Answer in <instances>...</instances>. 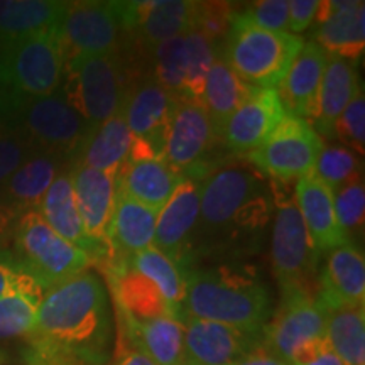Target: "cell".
<instances>
[{"mask_svg": "<svg viewBox=\"0 0 365 365\" xmlns=\"http://www.w3.org/2000/svg\"><path fill=\"white\" fill-rule=\"evenodd\" d=\"M27 336L48 365L107 364L110 304L97 274L83 271L48 289Z\"/></svg>", "mask_w": 365, "mask_h": 365, "instance_id": "1", "label": "cell"}, {"mask_svg": "<svg viewBox=\"0 0 365 365\" xmlns=\"http://www.w3.org/2000/svg\"><path fill=\"white\" fill-rule=\"evenodd\" d=\"M274 200L269 178L245 158L218 164L202 180L196 237H237L257 234L271 220Z\"/></svg>", "mask_w": 365, "mask_h": 365, "instance_id": "2", "label": "cell"}, {"mask_svg": "<svg viewBox=\"0 0 365 365\" xmlns=\"http://www.w3.org/2000/svg\"><path fill=\"white\" fill-rule=\"evenodd\" d=\"M271 313V294L249 269L220 266L186 272L181 322L196 318L261 331Z\"/></svg>", "mask_w": 365, "mask_h": 365, "instance_id": "3", "label": "cell"}, {"mask_svg": "<svg viewBox=\"0 0 365 365\" xmlns=\"http://www.w3.org/2000/svg\"><path fill=\"white\" fill-rule=\"evenodd\" d=\"M303 44L299 36L262 29L234 11L222 43V56L244 83L277 90Z\"/></svg>", "mask_w": 365, "mask_h": 365, "instance_id": "4", "label": "cell"}, {"mask_svg": "<svg viewBox=\"0 0 365 365\" xmlns=\"http://www.w3.org/2000/svg\"><path fill=\"white\" fill-rule=\"evenodd\" d=\"M61 85L66 102L90 127H97L120 112L129 86L125 61L118 51L70 58L65 61Z\"/></svg>", "mask_w": 365, "mask_h": 365, "instance_id": "5", "label": "cell"}, {"mask_svg": "<svg viewBox=\"0 0 365 365\" xmlns=\"http://www.w3.org/2000/svg\"><path fill=\"white\" fill-rule=\"evenodd\" d=\"M2 115L24 132L38 150L73 159L93 127L80 115L61 91L48 97H16L4 100Z\"/></svg>", "mask_w": 365, "mask_h": 365, "instance_id": "6", "label": "cell"}, {"mask_svg": "<svg viewBox=\"0 0 365 365\" xmlns=\"http://www.w3.org/2000/svg\"><path fill=\"white\" fill-rule=\"evenodd\" d=\"M269 181L274 200L272 272L281 291L308 289L317 274L319 254L314 250L307 225L301 218L289 181Z\"/></svg>", "mask_w": 365, "mask_h": 365, "instance_id": "7", "label": "cell"}, {"mask_svg": "<svg viewBox=\"0 0 365 365\" xmlns=\"http://www.w3.org/2000/svg\"><path fill=\"white\" fill-rule=\"evenodd\" d=\"M14 257L43 291L86 271L91 259L58 235L36 210L24 212L14 230Z\"/></svg>", "mask_w": 365, "mask_h": 365, "instance_id": "8", "label": "cell"}, {"mask_svg": "<svg viewBox=\"0 0 365 365\" xmlns=\"http://www.w3.org/2000/svg\"><path fill=\"white\" fill-rule=\"evenodd\" d=\"M65 70V51L56 29L0 44V85L16 97L56 93Z\"/></svg>", "mask_w": 365, "mask_h": 365, "instance_id": "9", "label": "cell"}, {"mask_svg": "<svg viewBox=\"0 0 365 365\" xmlns=\"http://www.w3.org/2000/svg\"><path fill=\"white\" fill-rule=\"evenodd\" d=\"M149 49L154 68L153 78L176 97L198 100L222 43L195 29Z\"/></svg>", "mask_w": 365, "mask_h": 365, "instance_id": "10", "label": "cell"}, {"mask_svg": "<svg viewBox=\"0 0 365 365\" xmlns=\"http://www.w3.org/2000/svg\"><path fill=\"white\" fill-rule=\"evenodd\" d=\"M327 312L318 291H281V303L264 327V345L291 365L296 355L325 341Z\"/></svg>", "mask_w": 365, "mask_h": 365, "instance_id": "11", "label": "cell"}, {"mask_svg": "<svg viewBox=\"0 0 365 365\" xmlns=\"http://www.w3.org/2000/svg\"><path fill=\"white\" fill-rule=\"evenodd\" d=\"M323 140L309 122L286 113L261 148L245 159L269 180L298 181L314 173Z\"/></svg>", "mask_w": 365, "mask_h": 365, "instance_id": "12", "label": "cell"}, {"mask_svg": "<svg viewBox=\"0 0 365 365\" xmlns=\"http://www.w3.org/2000/svg\"><path fill=\"white\" fill-rule=\"evenodd\" d=\"M176 100V95L159 85L153 76L127 86L120 115L134 137L129 161L163 158Z\"/></svg>", "mask_w": 365, "mask_h": 365, "instance_id": "13", "label": "cell"}, {"mask_svg": "<svg viewBox=\"0 0 365 365\" xmlns=\"http://www.w3.org/2000/svg\"><path fill=\"white\" fill-rule=\"evenodd\" d=\"M65 61L75 56H97L120 49L124 36L113 2H65L56 24Z\"/></svg>", "mask_w": 365, "mask_h": 365, "instance_id": "14", "label": "cell"}, {"mask_svg": "<svg viewBox=\"0 0 365 365\" xmlns=\"http://www.w3.org/2000/svg\"><path fill=\"white\" fill-rule=\"evenodd\" d=\"M124 34L153 48L164 41L188 34L198 27L202 2L193 0H144L113 2Z\"/></svg>", "mask_w": 365, "mask_h": 365, "instance_id": "15", "label": "cell"}, {"mask_svg": "<svg viewBox=\"0 0 365 365\" xmlns=\"http://www.w3.org/2000/svg\"><path fill=\"white\" fill-rule=\"evenodd\" d=\"M218 139L203 105L195 98L178 97L164 140V161L191 178L196 168L205 171L203 158Z\"/></svg>", "mask_w": 365, "mask_h": 365, "instance_id": "16", "label": "cell"}, {"mask_svg": "<svg viewBox=\"0 0 365 365\" xmlns=\"http://www.w3.org/2000/svg\"><path fill=\"white\" fill-rule=\"evenodd\" d=\"M185 357L182 365H232L264 345V330L242 328L185 318Z\"/></svg>", "mask_w": 365, "mask_h": 365, "instance_id": "17", "label": "cell"}, {"mask_svg": "<svg viewBox=\"0 0 365 365\" xmlns=\"http://www.w3.org/2000/svg\"><path fill=\"white\" fill-rule=\"evenodd\" d=\"M200 200L202 180L185 178L168 203L159 210L153 247L166 254L178 266L185 261L193 244L200 220Z\"/></svg>", "mask_w": 365, "mask_h": 365, "instance_id": "18", "label": "cell"}, {"mask_svg": "<svg viewBox=\"0 0 365 365\" xmlns=\"http://www.w3.org/2000/svg\"><path fill=\"white\" fill-rule=\"evenodd\" d=\"M279 95L271 88H255L250 97L232 113L220 139L232 153L247 156L272 134L286 117Z\"/></svg>", "mask_w": 365, "mask_h": 365, "instance_id": "19", "label": "cell"}, {"mask_svg": "<svg viewBox=\"0 0 365 365\" xmlns=\"http://www.w3.org/2000/svg\"><path fill=\"white\" fill-rule=\"evenodd\" d=\"M364 6L362 0H319L313 43L331 56L357 63L365 44Z\"/></svg>", "mask_w": 365, "mask_h": 365, "instance_id": "20", "label": "cell"}, {"mask_svg": "<svg viewBox=\"0 0 365 365\" xmlns=\"http://www.w3.org/2000/svg\"><path fill=\"white\" fill-rule=\"evenodd\" d=\"M76 205L86 235L107 255H112L107 242L117 195V178L93 168L75 164L70 166Z\"/></svg>", "mask_w": 365, "mask_h": 365, "instance_id": "21", "label": "cell"}, {"mask_svg": "<svg viewBox=\"0 0 365 365\" xmlns=\"http://www.w3.org/2000/svg\"><path fill=\"white\" fill-rule=\"evenodd\" d=\"M327 59L328 53L313 41L303 44L276 90L289 115L303 118L309 124H313L318 117L319 88Z\"/></svg>", "mask_w": 365, "mask_h": 365, "instance_id": "22", "label": "cell"}, {"mask_svg": "<svg viewBox=\"0 0 365 365\" xmlns=\"http://www.w3.org/2000/svg\"><path fill=\"white\" fill-rule=\"evenodd\" d=\"M294 196L301 218L318 254H328L349 242L336 218L333 191L314 173L296 181Z\"/></svg>", "mask_w": 365, "mask_h": 365, "instance_id": "23", "label": "cell"}, {"mask_svg": "<svg viewBox=\"0 0 365 365\" xmlns=\"http://www.w3.org/2000/svg\"><path fill=\"white\" fill-rule=\"evenodd\" d=\"M107 274L117 304V314L134 322H149L166 317L180 318L158 287L130 267L129 259L113 261Z\"/></svg>", "mask_w": 365, "mask_h": 365, "instance_id": "24", "label": "cell"}, {"mask_svg": "<svg viewBox=\"0 0 365 365\" xmlns=\"http://www.w3.org/2000/svg\"><path fill=\"white\" fill-rule=\"evenodd\" d=\"M158 215L159 210L145 207L117 190L107 232L113 261L130 259L132 255L153 247Z\"/></svg>", "mask_w": 365, "mask_h": 365, "instance_id": "25", "label": "cell"}, {"mask_svg": "<svg viewBox=\"0 0 365 365\" xmlns=\"http://www.w3.org/2000/svg\"><path fill=\"white\" fill-rule=\"evenodd\" d=\"M36 212L43 217V220L58 235H61L63 239L70 242L75 247L83 250L90 259H102L107 255L86 235L83 222H81L78 212V205H76L70 168H66L53 181V185L46 191V195L41 200Z\"/></svg>", "mask_w": 365, "mask_h": 365, "instance_id": "26", "label": "cell"}, {"mask_svg": "<svg viewBox=\"0 0 365 365\" xmlns=\"http://www.w3.org/2000/svg\"><path fill=\"white\" fill-rule=\"evenodd\" d=\"M118 318V336L159 365H182L185 357V323L166 317L134 322L122 314Z\"/></svg>", "mask_w": 365, "mask_h": 365, "instance_id": "27", "label": "cell"}, {"mask_svg": "<svg viewBox=\"0 0 365 365\" xmlns=\"http://www.w3.org/2000/svg\"><path fill=\"white\" fill-rule=\"evenodd\" d=\"M318 296L327 304H364L365 259L357 244L345 242L327 254L325 267L319 277Z\"/></svg>", "mask_w": 365, "mask_h": 365, "instance_id": "28", "label": "cell"}, {"mask_svg": "<svg viewBox=\"0 0 365 365\" xmlns=\"http://www.w3.org/2000/svg\"><path fill=\"white\" fill-rule=\"evenodd\" d=\"M182 180L185 176L164 158L139 159L127 161L124 170L118 173L117 190L145 207L161 210Z\"/></svg>", "mask_w": 365, "mask_h": 365, "instance_id": "29", "label": "cell"}, {"mask_svg": "<svg viewBox=\"0 0 365 365\" xmlns=\"http://www.w3.org/2000/svg\"><path fill=\"white\" fill-rule=\"evenodd\" d=\"M132 143H134V137L124 117L120 115V112H117L103 124L90 130L85 143L73 158V163L83 164V166L108 173L117 178L129 161Z\"/></svg>", "mask_w": 365, "mask_h": 365, "instance_id": "30", "label": "cell"}, {"mask_svg": "<svg viewBox=\"0 0 365 365\" xmlns=\"http://www.w3.org/2000/svg\"><path fill=\"white\" fill-rule=\"evenodd\" d=\"M68 159L58 154L36 150L27 161L0 188V198L6 200L21 213L36 210L46 191L61 175Z\"/></svg>", "mask_w": 365, "mask_h": 365, "instance_id": "31", "label": "cell"}, {"mask_svg": "<svg viewBox=\"0 0 365 365\" xmlns=\"http://www.w3.org/2000/svg\"><path fill=\"white\" fill-rule=\"evenodd\" d=\"M360 85L355 63L328 54L318 100V117L313 129L318 135L335 139V125Z\"/></svg>", "mask_w": 365, "mask_h": 365, "instance_id": "32", "label": "cell"}, {"mask_svg": "<svg viewBox=\"0 0 365 365\" xmlns=\"http://www.w3.org/2000/svg\"><path fill=\"white\" fill-rule=\"evenodd\" d=\"M254 90V86L244 83L232 71V68L223 59L220 49L212 68L207 73L202 93H200L198 98V102L203 105L210 120H212L218 139H220L223 127H225L228 118L232 117V113L250 97Z\"/></svg>", "mask_w": 365, "mask_h": 365, "instance_id": "33", "label": "cell"}, {"mask_svg": "<svg viewBox=\"0 0 365 365\" xmlns=\"http://www.w3.org/2000/svg\"><path fill=\"white\" fill-rule=\"evenodd\" d=\"M323 307L327 312L325 339L331 352L344 365H365L364 304L323 303Z\"/></svg>", "mask_w": 365, "mask_h": 365, "instance_id": "34", "label": "cell"}, {"mask_svg": "<svg viewBox=\"0 0 365 365\" xmlns=\"http://www.w3.org/2000/svg\"><path fill=\"white\" fill-rule=\"evenodd\" d=\"M65 2L0 0V44L56 29Z\"/></svg>", "mask_w": 365, "mask_h": 365, "instance_id": "35", "label": "cell"}, {"mask_svg": "<svg viewBox=\"0 0 365 365\" xmlns=\"http://www.w3.org/2000/svg\"><path fill=\"white\" fill-rule=\"evenodd\" d=\"M130 267L153 282L164 299L176 309L181 318V307L186 293V271L156 247H149L132 255Z\"/></svg>", "mask_w": 365, "mask_h": 365, "instance_id": "36", "label": "cell"}, {"mask_svg": "<svg viewBox=\"0 0 365 365\" xmlns=\"http://www.w3.org/2000/svg\"><path fill=\"white\" fill-rule=\"evenodd\" d=\"M43 296L38 282L31 281L0 298V341L29 335Z\"/></svg>", "mask_w": 365, "mask_h": 365, "instance_id": "37", "label": "cell"}, {"mask_svg": "<svg viewBox=\"0 0 365 365\" xmlns=\"http://www.w3.org/2000/svg\"><path fill=\"white\" fill-rule=\"evenodd\" d=\"M314 175L335 193L341 186L364 176L362 163L359 154L344 144H323L314 166Z\"/></svg>", "mask_w": 365, "mask_h": 365, "instance_id": "38", "label": "cell"}, {"mask_svg": "<svg viewBox=\"0 0 365 365\" xmlns=\"http://www.w3.org/2000/svg\"><path fill=\"white\" fill-rule=\"evenodd\" d=\"M335 212L345 239L354 242L355 237H362L365 218V186L364 176L341 186L335 193Z\"/></svg>", "mask_w": 365, "mask_h": 365, "instance_id": "39", "label": "cell"}, {"mask_svg": "<svg viewBox=\"0 0 365 365\" xmlns=\"http://www.w3.org/2000/svg\"><path fill=\"white\" fill-rule=\"evenodd\" d=\"M36 150L19 127L6 118L0 120V188Z\"/></svg>", "mask_w": 365, "mask_h": 365, "instance_id": "40", "label": "cell"}, {"mask_svg": "<svg viewBox=\"0 0 365 365\" xmlns=\"http://www.w3.org/2000/svg\"><path fill=\"white\" fill-rule=\"evenodd\" d=\"M335 139L362 156L365 145V97L360 83L335 125Z\"/></svg>", "mask_w": 365, "mask_h": 365, "instance_id": "41", "label": "cell"}, {"mask_svg": "<svg viewBox=\"0 0 365 365\" xmlns=\"http://www.w3.org/2000/svg\"><path fill=\"white\" fill-rule=\"evenodd\" d=\"M239 14L250 24L262 27V29L287 33L289 0H259V2L247 4Z\"/></svg>", "mask_w": 365, "mask_h": 365, "instance_id": "42", "label": "cell"}, {"mask_svg": "<svg viewBox=\"0 0 365 365\" xmlns=\"http://www.w3.org/2000/svg\"><path fill=\"white\" fill-rule=\"evenodd\" d=\"M31 281L34 279L22 271L12 252H9L6 249L0 250V298H4L12 289L27 284Z\"/></svg>", "mask_w": 365, "mask_h": 365, "instance_id": "43", "label": "cell"}, {"mask_svg": "<svg viewBox=\"0 0 365 365\" xmlns=\"http://www.w3.org/2000/svg\"><path fill=\"white\" fill-rule=\"evenodd\" d=\"M318 7L319 0H291L287 33L294 36L304 33V31L314 22Z\"/></svg>", "mask_w": 365, "mask_h": 365, "instance_id": "44", "label": "cell"}, {"mask_svg": "<svg viewBox=\"0 0 365 365\" xmlns=\"http://www.w3.org/2000/svg\"><path fill=\"white\" fill-rule=\"evenodd\" d=\"M112 365H159L154 362L153 359H149L148 355L140 352L127 344L124 339L118 336L117 339V349H115V360Z\"/></svg>", "mask_w": 365, "mask_h": 365, "instance_id": "45", "label": "cell"}, {"mask_svg": "<svg viewBox=\"0 0 365 365\" xmlns=\"http://www.w3.org/2000/svg\"><path fill=\"white\" fill-rule=\"evenodd\" d=\"M21 215L19 210L0 198V250H4V245L14 237V230Z\"/></svg>", "mask_w": 365, "mask_h": 365, "instance_id": "46", "label": "cell"}, {"mask_svg": "<svg viewBox=\"0 0 365 365\" xmlns=\"http://www.w3.org/2000/svg\"><path fill=\"white\" fill-rule=\"evenodd\" d=\"M232 365H289V364L277 357V355H274L266 345H261L259 349H255L247 355H244V357L239 359Z\"/></svg>", "mask_w": 365, "mask_h": 365, "instance_id": "47", "label": "cell"}, {"mask_svg": "<svg viewBox=\"0 0 365 365\" xmlns=\"http://www.w3.org/2000/svg\"><path fill=\"white\" fill-rule=\"evenodd\" d=\"M299 365H344V364L340 362V359L336 357V355L330 350V346L327 345V346H323V349L319 350V352L314 355L313 359H309V360H307V362H303Z\"/></svg>", "mask_w": 365, "mask_h": 365, "instance_id": "48", "label": "cell"}, {"mask_svg": "<svg viewBox=\"0 0 365 365\" xmlns=\"http://www.w3.org/2000/svg\"><path fill=\"white\" fill-rule=\"evenodd\" d=\"M38 365H48V364H38Z\"/></svg>", "mask_w": 365, "mask_h": 365, "instance_id": "49", "label": "cell"}]
</instances>
